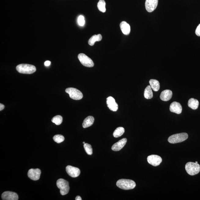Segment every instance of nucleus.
<instances>
[{
    "instance_id": "13",
    "label": "nucleus",
    "mask_w": 200,
    "mask_h": 200,
    "mask_svg": "<svg viewBox=\"0 0 200 200\" xmlns=\"http://www.w3.org/2000/svg\"><path fill=\"white\" fill-rule=\"evenodd\" d=\"M106 103L109 108L112 111L115 112L118 109V105L116 102L115 99L112 96H109L107 98Z\"/></svg>"
},
{
    "instance_id": "6",
    "label": "nucleus",
    "mask_w": 200,
    "mask_h": 200,
    "mask_svg": "<svg viewBox=\"0 0 200 200\" xmlns=\"http://www.w3.org/2000/svg\"><path fill=\"white\" fill-rule=\"evenodd\" d=\"M65 92L69 94L70 97L71 99L79 100L83 98V95L80 91L73 87H69L66 89Z\"/></svg>"
},
{
    "instance_id": "25",
    "label": "nucleus",
    "mask_w": 200,
    "mask_h": 200,
    "mask_svg": "<svg viewBox=\"0 0 200 200\" xmlns=\"http://www.w3.org/2000/svg\"><path fill=\"white\" fill-rule=\"evenodd\" d=\"M62 117L60 115L56 116L52 119V122L57 125H60L62 124Z\"/></svg>"
},
{
    "instance_id": "32",
    "label": "nucleus",
    "mask_w": 200,
    "mask_h": 200,
    "mask_svg": "<svg viewBox=\"0 0 200 200\" xmlns=\"http://www.w3.org/2000/svg\"><path fill=\"white\" fill-rule=\"evenodd\" d=\"M75 200H82V198L80 197V196H77L76 198H75Z\"/></svg>"
},
{
    "instance_id": "15",
    "label": "nucleus",
    "mask_w": 200,
    "mask_h": 200,
    "mask_svg": "<svg viewBox=\"0 0 200 200\" xmlns=\"http://www.w3.org/2000/svg\"><path fill=\"white\" fill-rule=\"evenodd\" d=\"M127 139L123 138L114 144L112 147V150L115 151H118L123 148L127 143Z\"/></svg>"
},
{
    "instance_id": "8",
    "label": "nucleus",
    "mask_w": 200,
    "mask_h": 200,
    "mask_svg": "<svg viewBox=\"0 0 200 200\" xmlns=\"http://www.w3.org/2000/svg\"><path fill=\"white\" fill-rule=\"evenodd\" d=\"M162 158L157 155H151L147 157V161L149 164L154 166L159 165L162 162Z\"/></svg>"
},
{
    "instance_id": "7",
    "label": "nucleus",
    "mask_w": 200,
    "mask_h": 200,
    "mask_svg": "<svg viewBox=\"0 0 200 200\" xmlns=\"http://www.w3.org/2000/svg\"><path fill=\"white\" fill-rule=\"evenodd\" d=\"M78 58L81 64L84 66L91 68L94 66L92 60L85 54L81 53L79 54Z\"/></svg>"
},
{
    "instance_id": "18",
    "label": "nucleus",
    "mask_w": 200,
    "mask_h": 200,
    "mask_svg": "<svg viewBox=\"0 0 200 200\" xmlns=\"http://www.w3.org/2000/svg\"><path fill=\"white\" fill-rule=\"evenodd\" d=\"M94 118L92 116H89L84 120L82 126L84 128L90 127L92 126L94 122Z\"/></svg>"
},
{
    "instance_id": "26",
    "label": "nucleus",
    "mask_w": 200,
    "mask_h": 200,
    "mask_svg": "<svg viewBox=\"0 0 200 200\" xmlns=\"http://www.w3.org/2000/svg\"><path fill=\"white\" fill-rule=\"evenodd\" d=\"M83 146L84 149L87 153L89 155H92L93 150L91 145L89 144L85 143Z\"/></svg>"
},
{
    "instance_id": "28",
    "label": "nucleus",
    "mask_w": 200,
    "mask_h": 200,
    "mask_svg": "<svg viewBox=\"0 0 200 200\" xmlns=\"http://www.w3.org/2000/svg\"><path fill=\"white\" fill-rule=\"evenodd\" d=\"M78 22L79 25L83 26L85 24V20L83 16L80 15L79 17Z\"/></svg>"
},
{
    "instance_id": "23",
    "label": "nucleus",
    "mask_w": 200,
    "mask_h": 200,
    "mask_svg": "<svg viewBox=\"0 0 200 200\" xmlns=\"http://www.w3.org/2000/svg\"><path fill=\"white\" fill-rule=\"evenodd\" d=\"M124 132V128L119 127L117 128L113 133V136L115 138H118L123 135Z\"/></svg>"
},
{
    "instance_id": "16",
    "label": "nucleus",
    "mask_w": 200,
    "mask_h": 200,
    "mask_svg": "<svg viewBox=\"0 0 200 200\" xmlns=\"http://www.w3.org/2000/svg\"><path fill=\"white\" fill-rule=\"evenodd\" d=\"M172 96V92L171 91L165 90L161 92L160 97L162 101H168L171 99Z\"/></svg>"
},
{
    "instance_id": "19",
    "label": "nucleus",
    "mask_w": 200,
    "mask_h": 200,
    "mask_svg": "<svg viewBox=\"0 0 200 200\" xmlns=\"http://www.w3.org/2000/svg\"><path fill=\"white\" fill-rule=\"evenodd\" d=\"M199 101L197 99L192 98L189 100L188 106L189 108L192 109L196 110L197 109L198 106H199Z\"/></svg>"
},
{
    "instance_id": "17",
    "label": "nucleus",
    "mask_w": 200,
    "mask_h": 200,
    "mask_svg": "<svg viewBox=\"0 0 200 200\" xmlns=\"http://www.w3.org/2000/svg\"><path fill=\"white\" fill-rule=\"evenodd\" d=\"M120 26L121 30L124 35L129 34L131 31V27L125 21H122L120 23Z\"/></svg>"
},
{
    "instance_id": "29",
    "label": "nucleus",
    "mask_w": 200,
    "mask_h": 200,
    "mask_svg": "<svg viewBox=\"0 0 200 200\" xmlns=\"http://www.w3.org/2000/svg\"><path fill=\"white\" fill-rule=\"evenodd\" d=\"M195 33L196 35L200 36V24L198 26L195 31Z\"/></svg>"
},
{
    "instance_id": "14",
    "label": "nucleus",
    "mask_w": 200,
    "mask_h": 200,
    "mask_svg": "<svg viewBox=\"0 0 200 200\" xmlns=\"http://www.w3.org/2000/svg\"><path fill=\"white\" fill-rule=\"evenodd\" d=\"M169 109L170 111L173 113L178 114H180L182 113V108L181 105L180 103L176 102L172 103L170 105Z\"/></svg>"
},
{
    "instance_id": "9",
    "label": "nucleus",
    "mask_w": 200,
    "mask_h": 200,
    "mask_svg": "<svg viewBox=\"0 0 200 200\" xmlns=\"http://www.w3.org/2000/svg\"><path fill=\"white\" fill-rule=\"evenodd\" d=\"M158 0H146L145 8L147 11L152 12L157 8Z\"/></svg>"
},
{
    "instance_id": "5",
    "label": "nucleus",
    "mask_w": 200,
    "mask_h": 200,
    "mask_svg": "<svg viewBox=\"0 0 200 200\" xmlns=\"http://www.w3.org/2000/svg\"><path fill=\"white\" fill-rule=\"evenodd\" d=\"M58 188L60 189L61 195H65L69 193L70 187L69 183L67 180L63 179H60L57 182Z\"/></svg>"
},
{
    "instance_id": "4",
    "label": "nucleus",
    "mask_w": 200,
    "mask_h": 200,
    "mask_svg": "<svg viewBox=\"0 0 200 200\" xmlns=\"http://www.w3.org/2000/svg\"><path fill=\"white\" fill-rule=\"evenodd\" d=\"M188 137V135L186 133H177L172 135L168 139L170 143H182L187 140Z\"/></svg>"
},
{
    "instance_id": "34",
    "label": "nucleus",
    "mask_w": 200,
    "mask_h": 200,
    "mask_svg": "<svg viewBox=\"0 0 200 200\" xmlns=\"http://www.w3.org/2000/svg\"><path fill=\"white\" fill-rule=\"evenodd\" d=\"M195 163H198L197 161H196V162H195Z\"/></svg>"
},
{
    "instance_id": "3",
    "label": "nucleus",
    "mask_w": 200,
    "mask_h": 200,
    "mask_svg": "<svg viewBox=\"0 0 200 200\" xmlns=\"http://www.w3.org/2000/svg\"><path fill=\"white\" fill-rule=\"evenodd\" d=\"M185 169L187 173L191 176L198 174L200 171V166L198 163L189 162L185 165Z\"/></svg>"
},
{
    "instance_id": "27",
    "label": "nucleus",
    "mask_w": 200,
    "mask_h": 200,
    "mask_svg": "<svg viewBox=\"0 0 200 200\" xmlns=\"http://www.w3.org/2000/svg\"><path fill=\"white\" fill-rule=\"evenodd\" d=\"M53 139L56 143H59L64 141L65 138L64 136L62 135H57L54 136Z\"/></svg>"
},
{
    "instance_id": "33",
    "label": "nucleus",
    "mask_w": 200,
    "mask_h": 200,
    "mask_svg": "<svg viewBox=\"0 0 200 200\" xmlns=\"http://www.w3.org/2000/svg\"><path fill=\"white\" fill-rule=\"evenodd\" d=\"M85 142H83V144H85Z\"/></svg>"
},
{
    "instance_id": "11",
    "label": "nucleus",
    "mask_w": 200,
    "mask_h": 200,
    "mask_svg": "<svg viewBox=\"0 0 200 200\" xmlns=\"http://www.w3.org/2000/svg\"><path fill=\"white\" fill-rule=\"evenodd\" d=\"M41 174V171L39 169H31L28 172V175L29 178L33 180H39Z\"/></svg>"
},
{
    "instance_id": "2",
    "label": "nucleus",
    "mask_w": 200,
    "mask_h": 200,
    "mask_svg": "<svg viewBox=\"0 0 200 200\" xmlns=\"http://www.w3.org/2000/svg\"><path fill=\"white\" fill-rule=\"evenodd\" d=\"M16 69L18 72L22 74H31L36 71V68L33 65L21 64L17 66Z\"/></svg>"
},
{
    "instance_id": "22",
    "label": "nucleus",
    "mask_w": 200,
    "mask_h": 200,
    "mask_svg": "<svg viewBox=\"0 0 200 200\" xmlns=\"http://www.w3.org/2000/svg\"><path fill=\"white\" fill-rule=\"evenodd\" d=\"M144 96L145 98L146 99H151L153 97V94L152 90L151 87L150 85L147 86L145 88Z\"/></svg>"
},
{
    "instance_id": "21",
    "label": "nucleus",
    "mask_w": 200,
    "mask_h": 200,
    "mask_svg": "<svg viewBox=\"0 0 200 200\" xmlns=\"http://www.w3.org/2000/svg\"><path fill=\"white\" fill-rule=\"evenodd\" d=\"M151 87L154 91L157 92L159 90L160 86L159 82L157 80H150L149 81Z\"/></svg>"
},
{
    "instance_id": "30",
    "label": "nucleus",
    "mask_w": 200,
    "mask_h": 200,
    "mask_svg": "<svg viewBox=\"0 0 200 200\" xmlns=\"http://www.w3.org/2000/svg\"><path fill=\"white\" fill-rule=\"evenodd\" d=\"M50 64H51V62H50V61H45L44 63L45 65L46 66H50Z\"/></svg>"
},
{
    "instance_id": "1",
    "label": "nucleus",
    "mask_w": 200,
    "mask_h": 200,
    "mask_svg": "<svg viewBox=\"0 0 200 200\" xmlns=\"http://www.w3.org/2000/svg\"><path fill=\"white\" fill-rule=\"evenodd\" d=\"M117 185L119 188L124 190H130L135 187V182L132 180L121 179L117 182Z\"/></svg>"
},
{
    "instance_id": "12",
    "label": "nucleus",
    "mask_w": 200,
    "mask_h": 200,
    "mask_svg": "<svg viewBox=\"0 0 200 200\" xmlns=\"http://www.w3.org/2000/svg\"><path fill=\"white\" fill-rule=\"evenodd\" d=\"M2 198L3 200H17L19 197L16 193L6 191L3 192L2 194Z\"/></svg>"
},
{
    "instance_id": "31",
    "label": "nucleus",
    "mask_w": 200,
    "mask_h": 200,
    "mask_svg": "<svg viewBox=\"0 0 200 200\" xmlns=\"http://www.w3.org/2000/svg\"><path fill=\"white\" fill-rule=\"evenodd\" d=\"M4 105L2 104V103H1V104H0V110L2 111V110L4 109Z\"/></svg>"
},
{
    "instance_id": "20",
    "label": "nucleus",
    "mask_w": 200,
    "mask_h": 200,
    "mask_svg": "<svg viewBox=\"0 0 200 200\" xmlns=\"http://www.w3.org/2000/svg\"><path fill=\"white\" fill-rule=\"evenodd\" d=\"M102 39V36L101 34L94 35L90 38L88 41V44L90 46H93L96 42H99L101 41Z\"/></svg>"
},
{
    "instance_id": "24",
    "label": "nucleus",
    "mask_w": 200,
    "mask_h": 200,
    "mask_svg": "<svg viewBox=\"0 0 200 200\" xmlns=\"http://www.w3.org/2000/svg\"><path fill=\"white\" fill-rule=\"evenodd\" d=\"M106 3L104 0H99L97 6L100 11L104 13L106 11Z\"/></svg>"
},
{
    "instance_id": "10",
    "label": "nucleus",
    "mask_w": 200,
    "mask_h": 200,
    "mask_svg": "<svg viewBox=\"0 0 200 200\" xmlns=\"http://www.w3.org/2000/svg\"><path fill=\"white\" fill-rule=\"evenodd\" d=\"M66 169L68 174L72 178H76L80 174V170L78 168L68 165L66 166Z\"/></svg>"
}]
</instances>
